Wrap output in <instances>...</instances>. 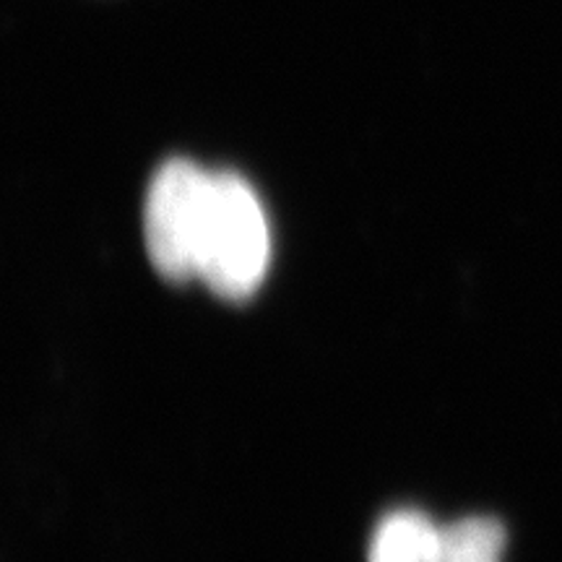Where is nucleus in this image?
Here are the masks:
<instances>
[{"mask_svg": "<svg viewBox=\"0 0 562 562\" xmlns=\"http://www.w3.org/2000/svg\"><path fill=\"white\" fill-rule=\"evenodd\" d=\"M269 266V224L261 201L235 172H214L199 279L211 292L227 300L250 297Z\"/></svg>", "mask_w": 562, "mask_h": 562, "instance_id": "nucleus-1", "label": "nucleus"}, {"mask_svg": "<svg viewBox=\"0 0 562 562\" xmlns=\"http://www.w3.org/2000/svg\"><path fill=\"white\" fill-rule=\"evenodd\" d=\"M211 178L195 161L170 159L151 178L144 211L149 258L167 281L199 277V256L206 224Z\"/></svg>", "mask_w": 562, "mask_h": 562, "instance_id": "nucleus-2", "label": "nucleus"}, {"mask_svg": "<svg viewBox=\"0 0 562 562\" xmlns=\"http://www.w3.org/2000/svg\"><path fill=\"white\" fill-rule=\"evenodd\" d=\"M440 529L417 510H396L378 526L370 562H438Z\"/></svg>", "mask_w": 562, "mask_h": 562, "instance_id": "nucleus-3", "label": "nucleus"}, {"mask_svg": "<svg viewBox=\"0 0 562 562\" xmlns=\"http://www.w3.org/2000/svg\"><path fill=\"white\" fill-rule=\"evenodd\" d=\"M505 529L495 518H463L440 529L438 562H501Z\"/></svg>", "mask_w": 562, "mask_h": 562, "instance_id": "nucleus-4", "label": "nucleus"}]
</instances>
